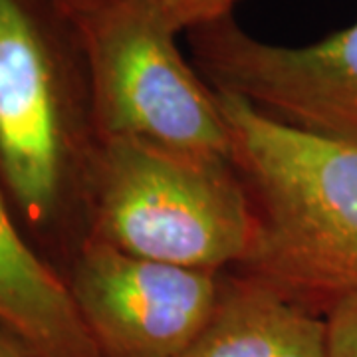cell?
I'll return each instance as SVG.
<instances>
[{
  "mask_svg": "<svg viewBox=\"0 0 357 357\" xmlns=\"http://www.w3.org/2000/svg\"><path fill=\"white\" fill-rule=\"evenodd\" d=\"M252 236V206L234 161L102 141L89 241L155 262L229 272L246 258Z\"/></svg>",
  "mask_w": 357,
  "mask_h": 357,
  "instance_id": "3",
  "label": "cell"
},
{
  "mask_svg": "<svg viewBox=\"0 0 357 357\" xmlns=\"http://www.w3.org/2000/svg\"><path fill=\"white\" fill-rule=\"evenodd\" d=\"M324 319L328 357H357V292L337 300Z\"/></svg>",
  "mask_w": 357,
  "mask_h": 357,
  "instance_id": "9",
  "label": "cell"
},
{
  "mask_svg": "<svg viewBox=\"0 0 357 357\" xmlns=\"http://www.w3.org/2000/svg\"><path fill=\"white\" fill-rule=\"evenodd\" d=\"M222 276L88 241L66 284L103 357H178L213 318Z\"/></svg>",
  "mask_w": 357,
  "mask_h": 357,
  "instance_id": "6",
  "label": "cell"
},
{
  "mask_svg": "<svg viewBox=\"0 0 357 357\" xmlns=\"http://www.w3.org/2000/svg\"><path fill=\"white\" fill-rule=\"evenodd\" d=\"M0 324L30 357H103L66 280L30 246L0 195Z\"/></svg>",
  "mask_w": 357,
  "mask_h": 357,
  "instance_id": "7",
  "label": "cell"
},
{
  "mask_svg": "<svg viewBox=\"0 0 357 357\" xmlns=\"http://www.w3.org/2000/svg\"><path fill=\"white\" fill-rule=\"evenodd\" d=\"M0 357H30L24 344L2 324H0Z\"/></svg>",
  "mask_w": 357,
  "mask_h": 357,
  "instance_id": "11",
  "label": "cell"
},
{
  "mask_svg": "<svg viewBox=\"0 0 357 357\" xmlns=\"http://www.w3.org/2000/svg\"><path fill=\"white\" fill-rule=\"evenodd\" d=\"M169 22L181 32L211 24L232 14V8L241 0H159Z\"/></svg>",
  "mask_w": 357,
  "mask_h": 357,
  "instance_id": "10",
  "label": "cell"
},
{
  "mask_svg": "<svg viewBox=\"0 0 357 357\" xmlns=\"http://www.w3.org/2000/svg\"><path fill=\"white\" fill-rule=\"evenodd\" d=\"M185 34L215 89L286 128L357 147V22L304 46L256 38L232 14Z\"/></svg>",
  "mask_w": 357,
  "mask_h": 357,
  "instance_id": "5",
  "label": "cell"
},
{
  "mask_svg": "<svg viewBox=\"0 0 357 357\" xmlns=\"http://www.w3.org/2000/svg\"><path fill=\"white\" fill-rule=\"evenodd\" d=\"M215 91L255 217L250 250L230 272L324 318L357 292V147L286 128Z\"/></svg>",
  "mask_w": 357,
  "mask_h": 357,
  "instance_id": "2",
  "label": "cell"
},
{
  "mask_svg": "<svg viewBox=\"0 0 357 357\" xmlns=\"http://www.w3.org/2000/svg\"><path fill=\"white\" fill-rule=\"evenodd\" d=\"M70 18L88 58L102 141L234 161L217 91L181 52L159 0H107Z\"/></svg>",
  "mask_w": 357,
  "mask_h": 357,
  "instance_id": "4",
  "label": "cell"
},
{
  "mask_svg": "<svg viewBox=\"0 0 357 357\" xmlns=\"http://www.w3.org/2000/svg\"><path fill=\"white\" fill-rule=\"evenodd\" d=\"M178 357H328L326 319L229 270L213 318Z\"/></svg>",
  "mask_w": 357,
  "mask_h": 357,
  "instance_id": "8",
  "label": "cell"
},
{
  "mask_svg": "<svg viewBox=\"0 0 357 357\" xmlns=\"http://www.w3.org/2000/svg\"><path fill=\"white\" fill-rule=\"evenodd\" d=\"M54 2H56L68 16H72V14L93 8V6H98V4H102V2H107V0H54Z\"/></svg>",
  "mask_w": 357,
  "mask_h": 357,
  "instance_id": "12",
  "label": "cell"
},
{
  "mask_svg": "<svg viewBox=\"0 0 357 357\" xmlns=\"http://www.w3.org/2000/svg\"><path fill=\"white\" fill-rule=\"evenodd\" d=\"M100 149L76 22L54 0H0V195L64 280L89 241Z\"/></svg>",
  "mask_w": 357,
  "mask_h": 357,
  "instance_id": "1",
  "label": "cell"
}]
</instances>
